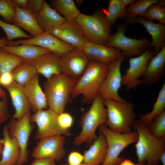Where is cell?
<instances>
[{
    "label": "cell",
    "mask_w": 165,
    "mask_h": 165,
    "mask_svg": "<svg viewBox=\"0 0 165 165\" xmlns=\"http://www.w3.org/2000/svg\"><path fill=\"white\" fill-rule=\"evenodd\" d=\"M2 134L1 141L3 147L0 165H16L20 154L19 144L15 138L9 136L7 125L4 126Z\"/></svg>",
    "instance_id": "603a6c76"
},
{
    "label": "cell",
    "mask_w": 165,
    "mask_h": 165,
    "mask_svg": "<svg viewBox=\"0 0 165 165\" xmlns=\"http://www.w3.org/2000/svg\"><path fill=\"white\" fill-rule=\"evenodd\" d=\"M165 108V83L162 86L158 94L156 102L151 111L139 116L140 120L144 124L148 126L153 119L164 111Z\"/></svg>",
    "instance_id": "f546056e"
},
{
    "label": "cell",
    "mask_w": 165,
    "mask_h": 165,
    "mask_svg": "<svg viewBox=\"0 0 165 165\" xmlns=\"http://www.w3.org/2000/svg\"><path fill=\"white\" fill-rule=\"evenodd\" d=\"M141 17L151 21L156 20L159 23L165 24V7L158 4L151 5Z\"/></svg>",
    "instance_id": "d590c367"
},
{
    "label": "cell",
    "mask_w": 165,
    "mask_h": 165,
    "mask_svg": "<svg viewBox=\"0 0 165 165\" xmlns=\"http://www.w3.org/2000/svg\"><path fill=\"white\" fill-rule=\"evenodd\" d=\"M77 80L63 73L47 79L43 87L49 108L59 114L64 112Z\"/></svg>",
    "instance_id": "7a4b0ae2"
},
{
    "label": "cell",
    "mask_w": 165,
    "mask_h": 165,
    "mask_svg": "<svg viewBox=\"0 0 165 165\" xmlns=\"http://www.w3.org/2000/svg\"><path fill=\"white\" fill-rule=\"evenodd\" d=\"M59 165H68L66 164H59ZM80 165H98L87 164H85V163H82Z\"/></svg>",
    "instance_id": "db71d44e"
},
{
    "label": "cell",
    "mask_w": 165,
    "mask_h": 165,
    "mask_svg": "<svg viewBox=\"0 0 165 165\" xmlns=\"http://www.w3.org/2000/svg\"><path fill=\"white\" fill-rule=\"evenodd\" d=\"M43 1L44 0H29L27 9L36 17Z\"/></svg>",
    "instance_id": "ab89813d"
},
{
    "label": "cell",
    "mask_w": 165,
    "mask_h": 165,
    "mask_svg": "<svg viewBox=\"0 0 165 165\" xmlns=\"http://www.w3.org/2000/svg\"><path fill=\"white\" fill-rule=\"evenodd\" d=\"M83 156L76 151L71 152L68 157V165H80L83 161Z\"/></svg>",
    "instance_id": "60d3db41"
},
{
    "label": "cell",
    "mask_w": 165,
    "mask_h": 165,
    "mask_svg": "<svg viewBox=\"0 0 165 165\" xmlns=\"http://www.w3.org/2000/svg\"><path fill=\"white\" fill-rule=\"evenodd\" d=\"M26 98L34 112L40 109H46L48 106L45 94L40 86L37 73L27 83L23 86Z\"/></svg>",
    "instance_id": "44dd1931"
},
{
    "label": "cell",
    "mask_w": 165,
    "mask_h": 165,
    "mask_svg": "<svg viewBox=\"0 0 165 165\" xmlns=\"http://www.w3.org/2000/svg\"><path fill=\"white\" fill-rule=\"evenodd\" d=\"M14 81L24 86L37 73L30 63L24 61L16 67L11 72Z\"/></svg>",
    "instance_id": "83f0119b"
},
{
    "label": "cell",
    "mask_w": 165,
    "mask_h": 165,
    "mask_svg": "<svg viewBox=\"0 0 165 165\" xmlns=\"http://www.w3.org/2000/svg\"><path fill=\"white\" fill-rule=\"evenodd\" d=\"M3 147V145L1 141V138H0V158L1 157Z\"/></svg>",
    "instance_id": "f907efd6"
},
{
    "label": "cell",
    "mask_w": 165,
    "mask_h": 165,
    "mask_svg": "<svg viewBox=\"0 0 165 165\" xmlns=\"http://www.w3.org/2000/svg\"><path fill=\"white\" fill-rule=\"evenodd\" d=\"M9 116L6 96L0 100V126L6 122Z\"/></svg>",
    "instance_id": "f35d334b"
},
{
    "label": "cell",
    "mask_w": 165,
    "mask_h": 165,
    "mask_svg": "<svg viewBox=\"0 0 165 165\" xmlns=\"http://www.w3.org/2000/svg\"><path fill=\"white\" fill-rule=\"evenodd\" d=\"M99 128L104 135L107 145L106 156L101 165H119L124 160L119 157L120 154L128 146L136 142L138 138L137 131L119 133L110 130L105 124L101 125Z\"/></svg>",
    "instance_id": "52a82bcc"
},
{
    "label": "cell",
    "mask_w": 165,
    "mask_h": 165,
    "mask_svg": "<svg viewBox=\"0 0 165 165\" xmlns=\"http://www.w3.org/2000/svg\"><path fill=\"white\" fill-rule=\"evenodd\" d=\"M124 6L126 7L128 5H131L133 4L136 0H121Z\"/></svg>",
    "instance_id": "bcb514c9"
},
{
    "label": "cell",
    "mask_w": 165,
    "mask_h": 165,
    "mask_svg": "<svg viewBox=\"0 0 165 165\" xmlns=\"http://www.w3.org/2000/svg\"><path fill=\"white\" fill-rule=\"evenodd\" d=\"M133 127L138 134L135 144L138 163L146 161L148 165H157L160 155L165 150V141L152 135L140 119L135 120Z\"/></svg>",
    "instance_id": "5b68a950"
},
{
    "label": "cell",
    "mask_w": 165,
    "mask_h": 165,
    "mask_svg": "<svg viewBox=\"0 0 165 165\" xmlns=\"http://www.w3.org/2000/svg\"><path fill=\"white\" fill-rule=\"evenodd\" d=\"M159 160L161 162L163 165H165V150L160 155Z\"/></svg>",
    "instance_id": "c3c4849f"
},
{
    "label": "cell",
    "mask_w": 165,
    "mask_h": 165,
    "mask_svg": "<svg viewBox=\"0 0 165 165\" xmlns=\"http://www.w3.org/2000/svg\"><path fill=\"white\" fill-rule=\"evenodd\" d=\"M65 142V137L62 135L42 139L37 142L31 155L35 159H50L60 161L66 154L64 148Z\"/></svg>",
    "instance_id": "4fadbf2b"
},
{
    "label": "cell",
    "mask_w": 165,
    "mask_h": 165,
    "mask_svg": "<svg viewBox=\"0 0 165 165\" xmlns=\"http://www.w3.org/2000/svg\"><path fill=\"white\" fill-rule=\"evenodd\" d=\"M82 0H76L74 1L75 3L77 4L78 5H81L82 4L83 2Z\"/></svg>",
    "instance_id": "f5cc1de1"
},
{
    "label": "cell",
    "mask_w": 165,
    "mask_h": 165,
    "mask_svg": "<svg viewBox=\"0 0 165 165\" xmlns=\"http://www.w3.org/2000/svg\"><path fill=\"white\" fill-rule=\"evenodd\" d=\"M25 61L0 48V76L4 73L11 72L18 65Z\"/></svg>",
    "instance_id": "1f68e13d"
},
{
    "label": "cell",
    "mask_w": 165,
    "mask_h": 165,
    "mask_svg": "<svg viewBox=\"0 0 165 165\" xmlns=\"http://www.w3.org/2000/svg\"><path fill=\"white\" fill-rule=\"evenodd\" d=\"M150 60L141 77L142 83L148 86L156 84L165 75V46Z\"/></svg>",
    "instance_id": "d6986e66"
},
{
    "label": "cell",
    "mask_w": 165,
    "mask_h": 165,
    "mask_svg": "<svg viewBox=\"0 0 165 165\" xmlns=\"http://www.w3.org/2000/svg\"><path fill=\"white\" fill-rule=\"evenodd\" d=\"M145 161H143L140 163H134L131 160L126 159L123 160L121 163L119 165H144Z\"/></svg>",
    "instance_id": "f6af8a7d"
},
{
    "label": "cell",
    "mask_w": 165,
    "mask_h": 165,
    "mask_svg": "<svg viewBox=\"0 0 165 165\" xmlns=\"http://www.w3.org/2000/svg\"><path fill=\"white\" fill-rule=\"evenodd\" d=\"M90 61H98L108 65L121 57L119 49L86 41L81 49Z\"/></svg>",
    "instance_id": "e0dca14e"
},
{
    "label": "cell",
    "mask_w": 165,
    "mask_h": 165,
    "mask_svg": "<svg viewBox=\"0 0 165 165\" xmlns=\"http://www.w3.org/2000/svg\"><path fill=\"white\" fill-rule=\"evenodd\" d=\"M104 101L98 93L89 109L83 115L80 121L82 130L74 139L75 145L79 146L85 143L91 145L97 138L96 131L97 128L105 124L107 120V112Z\"/></svg>",
    "instance_id": "3957f363"
},
{
    "label": "cell",
    "mask_w": 165,
    "mask_h": 165,
    "mask_svg": "<svg viewBox=\"0 0 165 165\" xmlns=\"http://www.w3.org/2000/svg\"><path fill=\"white\" fill-rule=\"evenodd\" d=\"M31 115V123H35L37 129L34 137L36 140L57 135L70 136V130H64L60 126L58 121L59 114L49 108L38 110Z\"/></svg>",
    "instance_id": "ba28073f"
},
{
    "label": "cell",
    "mask_w": 165,
    "mask_h": 165,
    "mask_svg": "<svg viewBox=\"0 0 165 165\" xmlns=\"http://www.w3.org/2000/svg\"><path fill=\"white\" fill-rule=\"evenodd\" d=\"M38 24L44 32H48L53 28L67 21L45 0H44L41 10L37 16Z\"/></svg>",
    "instance_id": "484cf974"
},
{
    "label": "cell",
    "mask_w": 165,
    "mask_h": 165,
    "mask_svg": "<svg viewBox=\"0 0 165 165\" xmlns=\"http://www.w3.org/2000/svg\"><path fill=\"white\" fill-rule=\"evenodd\" d=\"M58 121L60 127L64 130H69L73 123V117L68 112H63L59 114Z\"/></svg>",
    "instance_id": "74e56055"
},
{
    "label": "cell",
    "mask_w": 165,
    "mask_h": 165,
    "mask_svg": "<svg viewBox=\"0 0 165 165\" xmlns=\"http://www.w3.org/2000/svg\"><path fill=\"white\" fill-rule=\"evenodd\" d=\"M50 3L54 9L64 16L67 20H75L81 13L73 0H52Z\"/></svg>",
    "instance_id": "f1b7e54d"
},
{
    "label": "cell",
    "mask_w": 165,
    "mask_h": 165,
    "mask_svg": "<svg viewBox=\"0 0 165 165\" xmlns=\"http://www.w3.org/2000/svg\"><path fill=\"white\" fill-rule=\"evenodd\" d=\"M147 127L153 136L165 141V110L155 116Z\"/></svg>",
    "instance_id": "d6a6232c"
},
{
    "label": "cell",
    "mask_w": 165,
    "mask_h": 165,
    "mask_svg": "<svg viewBox=\"0 0 165 165\" xmlns=\"http://www.w3.org/2000/svg\"><path fill=\"white\" fill-rule=\"evenodd\" d=\"M22 44H28L41 47L59 57L65 55L74 47L47 32H44L29 39L9 41L7 45L16 46Z\"/></svg>",
    "instance_id": "5bb4252c"
},
{
    "label": "cell",
    "mask_w": 165,
    "mask_h": 165,
    "mask_svg": "<svg viewBox=\"0 0 165 165\" xmlns=\"http://www.w3.org/2000/svg\"><path fill=\"white\" fill-rule=\"evenodd\" d=\"M144 165H148V164L147 163H146V164H145Z\"/></svg>",
    "instance_id": "11a10c76"
},
{
    "label": "cell",
    "mask_w": 165,
    "mask_h": 165,
    "mask_svg": "<svg viewBox=\"0 0 165 165\" xmlns=\"http://www.w3.org/2000/svg\"><path fill=\"white\" fill-rule=\"evenodd\" d=\"M2 48L7 52L27 61L51 52L41 47L28 44H22L16 46L6 45Z\"/></svg>",
    "instance_id": "4316f807"
},
{
    "label": "cell",
    "mask_w": 165,
    "mask_h": 165,
    "mask_svg": "<svg viewBox=\"0 0 165 165\" xmlns=\"http://www.w3.org/2000/svg\"><path fill=\"white\" fill-rule=\"evenodd\" d=\"M158 0H136L126 9V17L133 18L142 16L148 7L153 4H157Z\"/></svg>",
    "instance_id": "836d02e7"
},
{
    "label": "cell",
    "mask_w": 165,
    "mask_h": 165,
    "mask_svg": "<svg viewBox=\"0 0 165 165\" xmlns=\"http://www.w3.org/2000/svg\"><path fill=\"white\" fill-rule=\"evenodd\" d=\"M116 28V32L112 35L105 46L119 49L126 58L139 56L148 49L151 42L148 38L144 37L137 39L126 37L125 35L126 28L123 24L117 26Z\"/></svg>",
    "instance_id": "9c48e42d"
},
{
    "label": "cell",
    "mask_w": 165,
    "mask_h": 165,
    "mask_svg": "<svg viewBox=\"0 0 165 165\" xmlns=\"http://www.w3.org/2000/svg\"><path fill=\"white\" fill-rule=\"evenodd\" d=\"M90 61L81 49L74 47L60 57L62 73L78 80L85 71Z\"/></svg>",
    "instance_id": "9a60e30c"
},
{
    "label": "cell",
    "mask_w": 165,
    "mask_h": 165,
    "mask_svg": "<svg viewBox=\"0 0 165 165\" xmlns=\"http://www.w3.org/2000/svg\"><path fill=\"white\" fill-rule=\"evenodd\" d=\"M31 115L30 112L20 119L13 118L7 125L9 136L16 139L20 148V157L16 165H23L28 160L27 146L29 136L34 127L30 121Z\"/></svg>",
    "instance_id": "30bf717a"
},
{
    "label": "cell",
    "mask_w": 165,
    "mask_h": 165,
    "mask_svg": "<svg viewBox=\"0 0 165 165\" xmlns=\"http://www.w3.org/2000/svg\"><path fill=\"white\" fill-rule=\"evenodd\" d=\"M15 6L19 8L27 9L29 0H13Z\"/></svg>",
    "instance_id": "ee69618b"
},
{
    "label": "cell",
    "mask_w": 165,
    "mask_h": 165,
    "mask_svg": "<svg viewBox=\"0 0 165 165\" xmlns=\"http://www.w3.org/2000/svg\"><path fill=\"white\" fill-rule=\"evenodd\" d=\"M104 103L107 112L105 124L109 128L120 134L132 131L137 116L133 103L126 100L119 101L109 100H104Z\"/></svg>",
    "instance_id": "277c9868"
},
{
    "label": "cell",
    "mask_w": 165,
    "mask_h": 165,
    "mask_svg": "<svg viewBox=\"0 0 165 165\" xmlns=\"http://www.w3.org/2000/svg\"><path fill=\"white\" fill-rule=\"evenodd\" d=\"M107 10L105 13V17L111 26L119 18L126 16V9L121 0H109Z\"/></svg>",
    "instance_id": "4dcf8cb0"
},
{
    "label": "cell",
    "mask_w": 165,
    "mask_h": 165,
    "mask_svg": "<svg viewBox=\"0 0 165 165\" xmlns=\"http://www.w3.org/2000/svg\"><path fill=\"white\" fill-rule=\"evenodd\" d=\"M154 55V51L148 49L141 55L129 59V67L126 69L125 74L122 76V85L125 86L127 90L142 83L140 78L144 74L149 60Z\"/></svg>",
    "instance_id": "7c38bea8"
},
{
    "label": "cell",
    "mask_w": 165,
    "mask_h": 165,
    "mask_svg": "<svg viewBox=\"0 0 165 165\" xmlns=\"http://www.w3.org/2000/svg\"><path fill=\"white\" fill-rule=\"evenodd\" d=\"M126 22L129 24L139 23L143 25L150 35L152 41L148 49L154 47V54H156L165 46V25L155 23L147 20L141 16L133 18H125Z\"/></svg>",
    "instance_id": "ac0fdd59"
},
{
    "label": "cell",
    "mask_w": 165,
    "mask_h": 165,
    "mask_svg": "<svg viewBox=\"0 0 165 165\" xmlns=\"http://www.w3.org/2000/svg\"><path fill=\"white\" fill-rule=\"evenodd\" d=\"M0 27L5 32L7 38L9 41L18 38H24L29 39L31 35L24 32L19 27L14 24L8 23L0 19Z\"/></svg>",
    "instance_id": "e575fe53"
},
{
    "label": "cell",
    "mask_w": 165,
    "mask_h": 165,
    "mask_svg": "<svg viewBox=\"0 0 165 165\" xmlns=\"http://www.w3.org/2000/svg\"><path fill=\"white\" fill-rule=\"evenodd\" d=\"M127 58L123 55L108 65V71L98 91L104 100L119 101L126 100L119 95L118 91L122 85V76L120 68L123 62Z\"/></svg>",
    "instance_id": "8fae6325"
},
{
    "label": "cell",
    "mask_w": 165,
    "mask_h": 165,
    "mask_svg": "<svg viewBox=\"0 0 165 165\" xmlns=\"http://www.w3.org/2000/svg\"><path fill=\"white\" fill-rule=\"evenodd\" d=\"M157 4L161 6H163L165 5V0L158 1Z\"/></svg>",
    "instance_id": "816d5d0a"
},
{
    "label": "cell",
    "mask_w": 165,
    "mask_h": 165,
    "mask_svg": "<svg viewBox=\"0 0 165 165\" xmlns=\"http://www.w3.org/2000/svg\"><path fill=\"white\" fill-rule=\"evenodd\" d=\"M13 81L11 72L4 73L0 76V86L4 88L10 85Z\"/></svg>",
    "instance_id": "b9f144b4"
},
{
    "label": "cell",
    "mask_w": 165,
    "mask_h": 165,
    "mask_svg": "<svg viewBox=\"0 0 165 165\" xmlns=\"http://www.w3.org/2000/svg\"><path fill=\"white\" fill-rule=\"evenodd\" d=\"M16 9L15 14L12 21L13 24L24 29L33 37L44 32L38 24L36 17L29 10L16 6Z\"/></svg>",
    "instance_id": "d4e9b609"
},
{
    "label": "cell",
    "mask_w": 165,
    "mask_h": 165,
    "mask_svg": "<svg viewBox=\"0 0 165 165\" xmlns=\"http://www.w3.org/2000/svg\"><path fill=\"white\" fill-rule=\"evenodd\" d=\"M47 32L64 42L80 49L87 41L80 25L75 20H67L53 28Z\"/></svg>",
    "instance_id": "2e32d148"
},
{
    "label": "cell",
    "mask_w": 165,
    "mask_h": 165,
    "mask_svg": "<svg viewBox=\"0 0 165 165\" xmlns=\"http://www.w3.org/2000/svg\"><path fill=\"white\" fill-rule=\"evenodd\" d=\"M104 11L99 9L92 15L80 13L75 20L80 25L87 41L105 45L112 35L111 25L106 19Z\"/></svg>",
    "instance_id": "8992f818"
},
{
    "label": "cell",
    "mask_w": 165,
    "mask_h": 165,
    "mask_svg": "<svg viewBox=\"0 0 165 165\" xmlns=\"http://www.w3.org/2000/svg\"><path fill=\"white\" fill-rule=\"evenodd\" d=\"M16 6L13 0H0V15L4 21L10 24L16 13Z\"/></svg>",
    "instance_id": "8d00e7d4"
},
{
    "label": "cell",
    "mask_w": 165,
    "mask_h": 165,
    "mask_svg": "<svg viewBox=\"0 0 165 165\" xmlns=\"http://www.w3.org/2000/svg\"><path fill=\"white\" fill-rule=\"evenodd\" d=\"M27 62L33 65L38 74L43 75L47 79L53 75L62 73L60 57L52 52Z\"/></svg>",
    "instance_id": "ffe728a7"
},
{
    "label": "cell",
    "mask_w": 165,
    "mask_h": 165,
    "mask_svg": "<svg viewBox=\"0 0 165 165\" xmlns=\"http://www.w3.org/2000/svg\"><path fill=\"white\" fill-rule=\"evenodd\" d=\"M55 162V161L52 159H35L30 165H59L56 164Z\"/></svg>",
    "instance_id": "7bdbcfd3"
},
{
    "label": "cell",
    "mask_w": 165,
    "mask_h": 165,
    "mask_svg": "<svg viewBox=\"0 0 165 165\" xmlns=\"http://www.w3.org/2000/svg\"><path fill=\"white\" fill-rule=\"evenodd\" d=\"M107 145L105 138L100 131L99 136L92 144L90 148L85 150L83 156V163L100 165L102 164L107 153Z\"/></svg>",
    "instance_id": "cb8c5ba5"
},
{
    "label": "cell",
    "mask_w": 165,
    "mask_h": 165,
    "mask_svg": "<svg viewBox=\"0 0 165 165\" xmlns=\"http://www.w3.org/2000/svg\"><path fill=\"white\" fill-rule=\"evenodd\" d=\"M9 41L6 38H0V48L7 45Z\"/></svg>",
    "instance_id": "7dc6e473"
},
{
    "label": "cell",
    "mask_w": 165,
    "mask_h": 165,
    "mask_svg": "<svg viewBox=\"0 0 165 165\" xmlns=\"http://www.w3.org/2000/svg\"><path fill=\"white\" fill-rule=\"evenodd\" d=\"M108 71V65L98 61H90L85 71L77 80L72 97H75L82 95L83 102L92 104Z\"/></svg>",
    "instance_id": "6da1fadb"
},
{
    "label": "cell",
    "mask_w": 165,
    "mask_h": 165,
    "mask_svg": "<svg viewBox=\"0 0 165 165\" xmlns=\"http://www.w3.org/2000/svg\"><path fill=\"white\" fill-rule=\"evenodd\" d=\"M6 91L0 86V99H1L6 96Z\"/></svg>",
    "instance_id": "681fc988"
},
{
    "label": "cell",
    "mask_w": 165,
    "mask_h": 165,
    "mask_svg": "<svg viewBox=\"0 0 165 165\" xmlns=\"http://www.w3.org/2000/svg\"><path fill=\"white\" fill-rule=\"evenodd\" d=\"M9 93L15 112L13 118L19 120L31 110L30 105L24 93L23 86L15 81L5 88Z\"/></svg>",
    "instance_id": "7402d4cb"
}]
</instances>
